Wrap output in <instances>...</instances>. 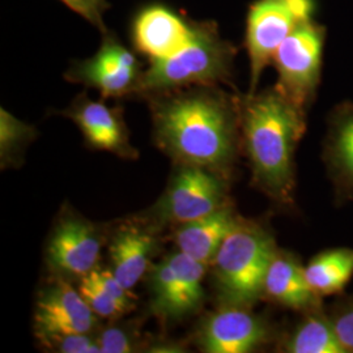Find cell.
Returning <instances> with one entry per match:
<instances>
[{
  "instance_id": "10",
  "label": "cell",
  "mask_w": 353,
  "mask_h": 353,
  "mask_svg": "<svg viewBox=\"0 0 353 353\" xmlns=\"http://www.w3.org/2000/svg\"><path fill=\"white\" fill-rule=\"evenodd\" d=\"M79 290L58 281L42 292L36 307V334L41 341L68 334H89L96 318Z\"/></svg>"
},
{
  "instance_id": "12",
  "label": "cell",
  "mask_w": 353,
  "mask_h": 353,
  "mask_svg": "<svg viewBox=\"0 0 353 353\" xmlns=\"http://www.w3.org/2000/svg\"><path fill=\"white\" fill-rule=\"evenodd\" d=\"M194 28L195 23L164 6H151L135 19L132 37L137 49L152 62L179 50L192 36Z\"/></svg>"
},
{
  "instance_id": "28",
  "label": "cell",
  "mask_w": 353,
  "mask_h": 353,
  "mask_svg": "<svg viewBox=\"0 0 353 353\" xmlns=\"http://www.w3.org/2000/svg\"><path fill=\"white\" fill-rule=\"evenodd\" d=\"M334 327L343 345L353 352V306L341 312L334 322Z\"/></svg>"
},
{
  "instance_id": "11",
  "label": "cell",
  "mask_w": 353,
  "mask_h": 353,
  "mask_svg": "<svg viewBox=\"0 0 353 353\" xmlns=\"http://www.w3.org/2000/svg\"><path fill=\"white\" fill-rule=\"evenodd\" d=\"M101 245L100 234L92 224L80 219H65L51 236L49 263L59 274L83 279L97 268Z\"/></svg>"
},
{
  "instance_id": "21",
  "label": "cell",
  "mask_w": 353,
  "mask_h": 353,
  "mask_svg": "<svg viewBox=\"0 0 353 353\" xmlns=\"http://www.w3.org/2000/svg\"><path fill=\"white\" fill-rule=\"evenodd\" d=\"M152 310L165 318H181V292L173 267L165 259L150 270Z\"/></svg>"
},
{
  "instance_id": "15",
  "label": "cell",
  "mask_w": 353,
  "mask_h": 353,
  "mask_svg": "<svg viewBox=\"0 0 353 353\" xmlns=\"http://www.w3.org/2000/svg\"><path fill=\"white\" fill-rule=\"evenodd\" d=\"M153 248L151 233L135 225L123 227L114 236L110 245L112 271L127 290H132L147 272Z\"/></svg>"
},
{
  "instance_id": "8",
  "label": "cell",
  "mask_w": 353,
  "mask_h": 353,
  "mask_svg": "<svg viewBox=\"0 0 353 353\" xmlns=\"http://www.w3.org/2000/svg\"><path fill=\"white\" fill-rule=\"evenodd\" d=\"M141 74L137 57L108 34L99 52L76 64L67 79L99 89L103 97H121L137 92Z\"/></svg>"
},
{
  "instance_id": "1",
  "label": "cell",
  "mask_w": 353,
  "mask_h": 353,
  "mask_svg": "<svg viewBox=\"0 0 353 353\" xmlns=\"http://www.w3.org/2000/svg\"><path fill=\"white\" fill-rule=\"evenodd\" d=\"M240 114L223 93L196 89L165 97L153 105L160 147L183 164L211 170L232 163Z\"/></svg>"
},
{
  "instance_id": "9",
  "label": "cell",
  "mask_w": 353,
  "mask_h": 353,
  "mask_svg": "<svg viewBox=\"0 0 353 353\" xmlns=\"http://www.w3.org/2000/svg\"><path fill=\"white\" fill-rule=\"evenodd\" d=\"M267 336L265 322L246 307L224 306L203 322L198 343L207 353H248L262 345Z\"/></svg>"
},
{
  "instance_id": "5",
  "label": "cell",
  "mask_w": 353,
  "mask_h": 353,
  "mask_svg": "<svg viewBox=\"0 0 353 353\" xmlns=\"http://www.w3.org/2000/svg\"><path fill=\"white\" fill-rule=\"evenodd\" d=\"M314 0H258L252 4L246 23V49L250 58V94L265 67L272 63L279 46L305 21L313 19Z\"/></svg>"
},
{
  "instance_id": "18",
  "label": "cell",
  "mask_w": 353,
  "mask_h": 353,
  "mask_svg": "<svg viewBox=\"0 0 353 353\" xmlns=\"http://www.w3.org/2000/svg\"><path fill=\"white\" fill-rule=\"evenodd\" d=\"M327 161L334 178L353 188V105L343 106L334 115L327 140Z\"/></svg>"
},
{
  "instance_id": "13",
  "label": "cell",
  "mask_w": 353,
  "mask_h": 353,
  "mask_svg": "<svg viewBox=\"0 0 353 353\" xmlns=\"http://www.w3.org/2000/svg\"><path fill=\"white\" fill-rule=\"evenodd\" d=\"M67 115L75 121L92 147L115 152L121 156L130 154L126 127L118 109H112L103 102L80 97Z\"/></svg>"
},
{
  "instance_id": "22",
  "label": "cell",
  "mask_w": 353,
  "mask_h": 353,
  "mask_svg": "<svg viewBox=\"0 0 353 353\" xmlns=\"http://www.w3.org/2000/svg\"><path fill=\"white\" fill-rule=\"evenodd\" d=\"M32 138V127L19 121L4 109L0 110V157L3 164L11 161L16 153Z\"/></svg>"
},
{
  "instance_id": "19",
  "label": "cell",
  "mask_w": 353,
  "mask_h": 353,
  "mask_svg": "<svg viewBox=\"0 0 353 353\" xmlns=\"http://www.w3.org/2000/svg\"><path fill=\"white\" fill-rule=\"evenodd\" d=\"M290 353H345L334 323L319 316L303 321L290 336L285 347Z\"/></svg>"
},
{
  "instance_id": "3",
  "label": "cell",
  "mask_w": 353,
  "mask_h": 353,
  "mask_svg": "<svg viewBox=\"0 0 353 353\" xmlns=\"http://www.w3.org/2000/svg\"><path fill=\"white\" fill-rule=\"evenodd\" d=\"M276 252L275 242L263 228L239 221L212 261L223 305L249 307L265 296V275Z\"/></svg>"
},
{
  "instance_id": "4",
  "label": "cell",
  "mask_w": 353,
  "mask_h": 353,
  "mask_svg": "<svg viewBox=\"0 0 353 353\" xmlns=\"http://www.w3.org/2000/svg\"><path fill=\"white\" fill-rule=\"evenodd\" d=\"M236 50L214 23H195L192 36L174 54L152 61L137 92L161 93L186 85H212L230 75Z\"/></svg>"
},
{
  "instance_id": "17",
  "label": "cell",
  "mask_w": 353,
  "mask_h": 353,
  "mask_svg": "<svg viewBox=\"0 0 353 353\" xmlns=\"http://www.w3.org/2000/svg\"><path fill=\"white\" fill-rule=\"evenodd\" d=\"M309 287L318 297L341 292L353 276V250L322 252L303 268Z\"/></svg>"
},
{
  "instance_id": "2",
  "label": "cell",
  "mask_w": 353,
  "mask_h": 353,
  "mask_svg": "<svg viewBox=\"0 0 353 353\" xmlns=\"http://www.w3.org/2000/svg\"><path fill=\"white\" fill-rule=\"evenodd\" d=\"M239 114L254 181L279 202H290L293 154L305 131L303 109L275 87L249 94Z\"/></svg>"
},
{
  "instance_id": "27",
  "label": "cell",
  "mask_w": 353,
  "mask_h": 353,
  "mask_svg": "<svg viewBox=\"0 0 353 353\" xmlns=\"http://www.w3.org/2000/svg\"><path fill=\"white\" fill-rule=\"evenodd\" d=\"M101 353H130L134 345L130 335L122 328L110 327L105 330L97 338Z\"/></svg>"
},
{
  "instance_id": "24",
  "label": "cell",
  "mask_w": 353,
  "mask_h": 353,
  "mask_svg": "<svg viewBox=\"0 0 353 353\" xmlns=\"http://www.w3.org/2000/svg\"><path fill=\"white\" fill-rule=\"evenodd\" d=\"M87 278L92 283H94L99 288H101L110 299H113L114 301L125 310V313L134 307L130 290H127L126 287L117 279L113 271L94 268L87 275Z\"/></svg>"
},
{
  "instance_id": "6",
  "label": "cell",
  "mask_w": 353,
  "mask_h": 353,
  "mask_svg": "<svg viewBox=\"0 0 353 353\" xmlns=\"http://www.w3.org/2000/svg\"><path fill=\"white\" fill-rule=\"evenodd\" d=\"M325 37V28L307 20L285 38L272 59L279 75L276 88L301 109L319 84Z\"/></svg>"
},
{
  "instance_id": "25",
  "label": "cell",
  "mask_w": 353,
  "mask_h": 353,
  "mask_svg": "<svg viewBox=\"0 0 353 353\" xmlns=\"http://www.w3.org/2000/svg\"><path fill=\"white\" fill-rule=\"evenodd\" d=\"M45 344L62 353L101 352L97 341L89 336L88 334H68L62 336H55L45 341Z\"/></svg>"
},
{
  "instance_id": "16",
  "label": "cell",
  "mask_w": 353,
  "mask_h": 353,
  "mask_svg": "<svg viewBox=\"0 0 353 353\" xmlns=\"http://www.w3.org/2000/svg\"><path fill=\"white\" fill-rule=\"evenodd\" d=\"M265 294L272 301L294 310L307 309L318 300L306 281L303 267L288 255L279 252L265 275Z\"/></svg>"
},
{
  "instance_id": "20",
  "label": "cell",
  "mask_w": 353,
  "mask_h": 353,
  "mask_svg": "<svg viewBox=\"0 0 353 353\" xmlns=\"http://www.w3.org/2000/svg\"><path fill=\"white\" fill-rule=\"evenodd\" d=\"M166 259L173 267L179 285L182 314L185 316L196 312L204 297L202 281L207 265L179 250Z\"/></svg>"
},
{
  "instance_id": "7",
  "label": "cell",
  "mask_w": 353,
  "mask_h": 353,
  "mask_svg": "<svg viewBox=\"0 0 353 353\" xmlns=\"http://www.w3.org/2000/svg\"><path fill=\"white\" fill-rule=\"evenodd\" d=\"M225 205L224 182L214 170L183 164L157 203L154 214L163 223L183 224Z\"/></svg>"
},
{
  "instance_id": "14",
  "label": "cell",
  "mask_w": 353,
  "mask_h": 353,
  "mask_svg": "<svg viewBox=\"0 0 353 353\" xmlns=\"http://www.w3.org/2000/svg\"><path fill=\"white\" fill-rule=\"evenodd\" d=\"M239 221L234 211L225 204L212 214L179 224L176 230L178 250L208 265Z\"/></svg>"
},
{
  "instance_id": "26",
  "label": "cell",
  "mask_w": 353,
  "mask_h": 353,
  "mask_svg": "<svg viewBox=\"0 0 353 353\" xmlns=\"http://www.w3.org/2000/svg\"><path fill=\"white\" fill-rule=\"evenodd\" d=\"M67 7L105 32L102 14L110 7L106 0H62Z\"/></svg>"
},
{
  "instance_id": "23",
  "label": "cell",
  "mask_w": 353,
  "mask_h": 353,
  "mask_svg": "<svg viewBox=\"0 0 353 353\" xmlns=\"http://www.w3.org/2000/svg\"><path fill=\"white\" fill-rule=\"evenodd\" d=\"M85 303L96 316L102 318H115L125 314V310L110 299L101 288H99L94 283H92L87 276L81 279V284L79 287Z\"/></svg>"
}]
</instances>
